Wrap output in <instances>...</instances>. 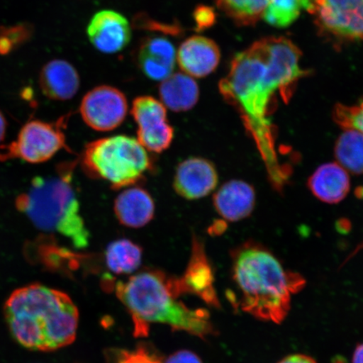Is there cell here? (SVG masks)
<instances>
[{
	"mask_svg": "<svg viewBox=\"0 0 363 363\" xmlns=\"http://www.w3.org/2000/svg\"><path fill=\"white\" fill-rule=\"evenodd\" d=\"M301 54L288 38H263L234 57L219 84L222 98L238 112L278 192L288 184L292 169L280 157L272 116L279 99L289 102L298 82L306 75L299 65Z\"/></svg>",
	"mask_w": 363,
	"mask_h": 363,
	"instance_id": "1",
	"label": "cell"
},
{
	"mask_svg": "<svg viewBox=\"0 0 363 363\" xmlns=\"http://www.w3.org/2000/svg\"><path fill=\"white\" fill-rule=\"evenodd\" d=\"M231 262L235 291L228 297L234 307L257 320L282 323L289 315L293 294L305 287V279L285 269L269 249L256 242L235 248Z\"/></svg>",
	"mask_w": 363,
	"mask_h": 363,
	"instance_id": "2",
	"label": "cell"
},
{
	"mask_svg": "<svg viewBox=\"0 0 363 363\" xmlns=\"http://www.w3.org/2000/svg\"><path fill=\"white\" fill-rule=\"evenodd\" d=\"M13 337L30 350L52 352L74 342L79 311L69 296L40 284L16 290L4 306Z\"/></svg>",
	"mask_w": 363,
	"mask_h": 363,
	"instance_id": "3",
	"label": "cell"
},
{
	"mask_svg": "<svg viewBox=\"0 0 363 363\" xmlns=\"http://www.w3.org/2000/svg\"><path fill=\"white\" fill-rule=\"evenodd\" d=\"M116 293L133 316L136 337H146L152 323L166 324L201 338L215 333L208 312L179 301L172 277L162 271H140L126 282L117 283Z\"/></svg>",
	"mask_w": 363,
	"mask_h": 363,
	"instance_id": "4",
	"label": "cell"
},
{
	"mask_svg": "<svg viewBox=\"0 0 363 363\" xmlns=\"http://www.w3.org/2000/svg\"><path fill=\"white\" fill-rule=\"evenodd\" d=\"M75 162L62 163L56 174L38 176L16 199V207L36 229L62 235L76 249L89 247L90 234L72 186Z\"/></svg>",
	"mask_w": 363,
	"mask_h": 363,
	"instance_id": "5",
	"label": "cell"
},
{
	"mask_svg": "<svg viewBox=\"0 0 363 363\" xmlns=\"http://www.w3.org/2000/svg\"><path fill=\"white\" fill-rule=\"evenodd\" d=\"M80 163L90 178L106 182L113 189L134 186L152 169L147 150L138 139L125 135L99 139L86 145Z\"/></svg>",
	"mask_w": 363,
	"mask_h": 363,
	"instance_id": "6",
	"label": "cell"
},
{
	"mask_svg": "<svg viewBox=\"0 0 363 363\" xmlns=\"http://www.w3.org/2000/svg\"><path fill=\"white\" fill-rule=\"evenodd\" d=\"M67 120V116H65L55 122L38 120L27 122L16 140L0 147V161L19 158L38 164L50 160L62 149L70 151L66 144L65 133Z\"/></svg>",
	"mask_w": 363,
	"mask_h": 363,
	"instance_id": "7",
	"label": "cell"
},
{
	"mask_svg": "<svg viewBox=\"0 0 363 363\" xmlns=\"http://www.w3.org/2000/svg\"><path fill=\"white\" fill-rule=\"evenodd\" d=\"M131 115L138 125V140L147 151L161 153L169 148L174 130L164 104L152 96H139L134 99Z\"/></svg>",
	"mask_w": 363,
	"mask_h": 363,
	"instance_id": "8",
	"label": "cell"
},
{
	"mask_svg": "<svg viewBox=\"0 0 363 363\" xmlns=\"http://www.w3.org/2000/svg\"><path fill=\"white\" fill-rule=\"evenodd\" d=\"M312 15L322 33L337 39L363 40V0H315Z\"/></svg>",
	"mask_w": 363,
	"mask_h": 363,
	"instance_id": "9",
	"label": "cell"
},
{
	"mask_svg": "<svg viewBox=\"0 0 363 363\" xmlns=\"http://www.w3.org/2000/svg\"><path fill=\"white\" fill-rule=\"evenodd\" d=\"M128 108L125 95L120 89L101 85L84 95L79 111L86 125L94 130L106 133L123 123Z\"/></svg>",
	"mask_w": 363,
	"mask_h": 363,
	"instance_id": "10",
	"label": "cell"
},
{
	"mask_svg": "<svg viewBox=\"0 0 363 363\" xmlns=\"http://www.w3.org/2000/svg\"><path fill=\"white\" fill-rule=\"evenodd\" d=\"M215 275L201 240L194 237L191 257L187 269L181 278H172L174 291L182 294H191L201 298L211 306L220 307L215 289Z\"/></svg>",
	"mask_w": 363,
	"mask_h": 363,
	"instance_id": "11",
	"label": "cell"
},
{
	"mask_svg": "<svg viewBox=\"0 0 363 363\" xmlns=\"http://www.w3.org/2000/svg\"><path fill=\"white\" fill-rule=\"evenodd\" d=\"M87 35L89 42L98 51L115 54L121 52L130 43V25L121 13L104 10L91 18Z\"/></svg>",
	"mask_w": 363,
	"mask_h": 363,
	"instance_id": "12",
	"label": "cell"
},
{
	"mask_svg": "<svg viewBox=\"0 0 363 363\" xmlns=\"http://www.w3.org/2000/svg\"><path fill=\"white\" fill-rule=\"evenodd\" d=\"M219 176L213 163L203 157H189L177 167L174 188L188 201L206 197L216 188Z\"/></svg>",
	"mask_w": 363,
	"mask_h": 363,
	"instance_id": "13",
	"label": "cell"
},
{
	"mask_svg": "<svg viewBox=\"0 0 363 363\" xmlns=\"http://www.w3.org/2000/svg\"><path fill=\"white\" fill-rule=\"evenodd\" d=\"M220 61L219 47L214 40L206 36H190L177 51V62L181 70L194 79H201L211 74Z\"/></svg>",
	"mask_w": 363,
	"mask_h": 363,
	"instance_id": "14",
	"label": "cell"
},
{
	"mask_svg": "<svg viewBox=\"0 0 363 363\" xmlns=\"http://www.w3.org/2000/svg\"><path fill=\"white\" fill-rule=\"evenodd\" d=\"M136 62L148 79L163 81L174 74L177 51L169 39L162 36H150L139 45Z\"/></svg>",
	"mask_w": 363,
	"mask_h": 363,
	"instance_id": "15",
	"label": "cell"
},
{
	"mask_svg": "<svg viewBox=\"0 0 363 363\" xmlns=\"http://www.w3.org/2000/svg\"><path fill=\"white\" fill-rule=\"evenodd\" d=\"M213 204L224 220L230 222L242 220L251 216L255 208V190L247 182L228 181L217 190Z\"/></svg>",
	"mask_w": 363,
	"mask_h": 363,
	"instance_id": "16",
	"label": "cell"
},
{
	"mask_svg": "<svg viewBox=\"0 0 363 363\" xmlns=\"http://www.w3.org/2000/svg\"><path fill=\"white\" fill-rule=\"evenodd\" d=\"M113 211L122 225L131 229L143 228L155 216V203L146 189L131 186L118 195Z\"/></svg>",
	"mask_w": 363,
	"mask_h": 363,
	"instance_id": "17",
	"label": "cell"
},
{
	"mask_svg": "<svg viewBox=\"0 0 363 363\" xmlns=\"http://www.w3.org/2000/svg\"><path fill=\"white\" fill-rule=\"evenodd\" d=\"M39 84L45 97L57 101L74 98L80 87L76 68L65 60L57 59L45 65L40 70Z\"/></svg>",
	"mask_w": 363,
	"mask_h": 363,
	"instance_id": "18",
	"label": "cell"
},
{
	"mask_svg": "<svg viewBox=\"0 0 363 363\" xmlns=\"http://www.w3.org/2000/svg\"><path fill=\"white\" fill-rule=\"evenodd\" d=\"M308 187L315 197L326 203H338L351 189L348 172L337 162L320 166L308 179Z\"/></svg>",
	"mask_w": 363,
	"mask_h": 363,
	"instance_id": "19",
	"label": "cell"
},
{
	"mask_svg": "<svg viewBox=\"0 0 363 363\" xmlns=\"http://www.w3.org/2000/svg\"><path fill=\"white\" fill-rule=\"evenodd\" d=\"M159 97L164 106L174 112L191 110L199 101L197 82L184 72H176L159 86Z\"/></svg>",
	"mask_w": 363,
	"mask_h": 363,
	"instance_id": "20",
	"label": "cell"
},
{
	"mask_svg": "<svg viewBox=\"0 0 363 363\" xmlns=\"http://www.w3.org/2000/svg\"><path fill=\"white\" fill-rule=\"evenodd\" d=\"M106 266L113 274H130L138 270L143 260V249L129 239L113 240L104 252Z\"/></svg>",
	"mask_w": 363,
	"mask_h": 363,
	"instance_id": "21",
	"label": "cell"
},
{
	"mask_svg": "<svg viewBox=\"0 0 363 363\" xmlns=\"http://www.w3.org/2000/svg\"><path fill=\"white\" fill-rule=\"evenodd\" d=\"M335 157L339 165L352 174H363V134L345 130L335 145Z\"/></svg>",
	"mask_w": 363,
	"mask_h": 363,
	"instance_id": "22",
	"label": "cell"
},
{
	"mask_svg": "<svg viewBox=\"0 0 363 363\" xmlns=\"http://www.w3.org/2000/svg\"><path fill=\"white\" fill-rule=\"evenodd\" d=\"M314 0H266L263 19L269 25L285 28L296 21L303 10L314 11Z\"/></svg>",
	"mask_w": 363,
	"mask_h": 363,
	"instance_id": "23",
	"label": "cell"
},
{
	"mask_svg": "<svg viewBox=\"0 0 363 363\" xmlns=\"http://www.w3.org/2000/svg\"><path fill=\"white\" fill-rule=\"evenodd\" d=\"M218 8L239 26H252L264 13L266 0H215Z\"/></svg>",
	"mask_w": 363,
	"mask_h": 363,
	"instance_id": "24",
	"label": "cell"
},
{
	"mask_svg": "<svg viewBox=\"0 0 363 363\" xmlns=\"http://www.w3.org/2000/svg\"><path fill=\"white\" fill-rule=\"evenodd\" d=\"M34 26L23 22L15 26H0V55H9L33 38Z\"/></svg>",
	"mask_w": 363,
	"mask_h": 363,
	"instance_id": "25",
	"label": "cell"
},
{
	"mask_svg": "<svg viewBox=\"0 0 363 363\" xmlns=\"http://www.w3.org/2000/svg\"><path fill=\"white\" fill-rule=\"evenodd\" d=\"M333 116L335 123L344 130H355L363 134V101L353 106L338 104Z\"/></svg>",
	"mask_w": 363,
	"mask_h": 363,
	"instance_id": "26",
	"label": "cell"
},
{
	"mask_svg": "<svg viewBox=\"0 0 363 363\" xmlns=\"http://www.w3.org/2000/svg\"><path fill=\"white\" fill-rule=\"evenodd\" d=\"M113 363H163L156 352L140 345L134 351H118Z\"/></svg>",
	"mask_w": 363,
	"mask_h": 363,
	"instance_id": "27",
	"label": "cell"
},
{
	"mask_svg": "<svg viewBox=\"0 0 363 363\" xmlns=\"http://www.w3.org/2000/svg\"><path fill=\"white\" fill-rule=\"evenodd\" d=\"M193 17L195 23V30L198 33L206 30L214 26L216 20L214 9L203 6V4L194 9Z\"/></svg>",
	"mask_w": 363,
	"mask_h": 363,
	"instance_id": "28",
	"label": "cell"
},
{
	"mask_svg": "<svg viewBox=\"0 0 363 363\" xmlns=\"http://www.w3.org/2000/svg\"><path fill=\"white\" fill-rule=\"evenodd\" d=\"M164 363H203L201 358L196 354L187 351L182 350L177 352L171 355Z\"/></svg>",
	"mask_w": 363,
	"mask_h": 363,
	"instance_id": "29",
	"label": "cell"
},
{
	"mask_svg": "<svg viewBox=\"0 0 363 363\" xmlns=\"http://www.w3.org/2000/svg\"><path fill=\"white\" fill-rule=\"evenodd\" d=\"M278 363H317V362L306 354L297 353L284 357Z\"/></svg>",
	"mask_w": 363,
	"mask_h": 363,
	"instance_id": "30",
	"label": "cell"
},
{
	"mask_svg": "<svg viewBox=\"0 0 363 363\" xmlns=\"http://www.w3.org/2000/svg\"><path fill=\"white\" fill-rule=\"evenodd\" d=\"M352 363H363V343L358 344L354 351Z\"/></svg>",
	"mask_w": 363,
	"mask_h": 363,
	"instance_id": "31",
	"label": "cell"
},
{
	"mask_svg": "<svg viewBox=\"0 0 363 363\" xmlns=\"http://www.w3.org/2000/svg\"><path fill=\"white\" fill-rule=\"evenodd\" d=\"M7 130V121L4 113L0 111V143L3 142L4 138H6Z\"/></svg>",
	"mask_w": 363,
	"mask_h": 363,
	"instance_id": "32",
	"label": "cell"
},
{
	"mask_svg": "<svg viewBox=\"0 0 363 363\" xmlns=\"http://www.w3.org/2000/svg\"><path fill=\"white\" fill-rule=\"evenodd\" d=\"M355 194L357 198H359L363 201V186L362 187H359L356 189Z\"/></svg>",
	"mask_w": 363,
	"mask_h": 363,
	"instance_id": "33",
	"label": "cell"
},
{
	"mask_svg": "<svg viewBox=\"0 0 363 363\" xmlns=\"http://www.w3.org/2000/svg\"><path fill=\"white\" fill-rule=\"evenodd\" d=\"M314 2H315V0H314Z\"/></svg>",
	"mask_w": 363,
	"mask_h": 363,
	"instance_id": "34",
	"label": "cell"
}]
</instances>
